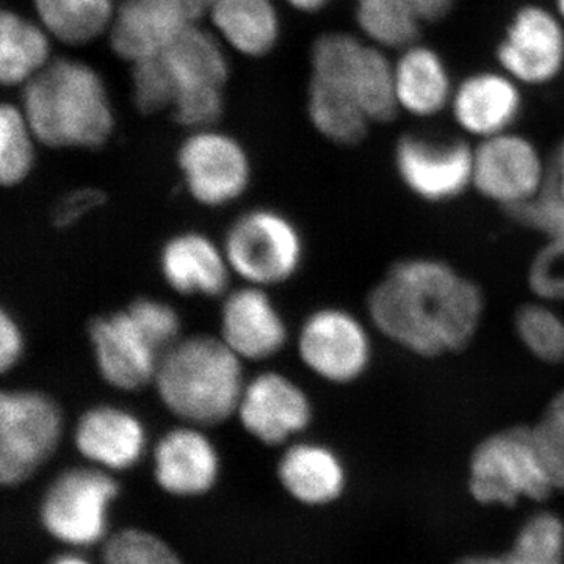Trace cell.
<instances>
[{"instance_id": "obj_1", "label": "cell", "mask_w": 564, "mask_h": 564, "mask_svg": "<svg viewBox=\"0 0 564 564\" xmlns=\"http://www.w3.org/2000/svg\"><path fill=\"white\" fill-rule=\"evenodd\" d=\"M375 329L419 358L436 359L473 343L485 314L481 289L451 263L408 258L389 267L367 299Z\"/></svg>"}, {"instance_id": "obj_2", "label": "cell", "mask_w": 564, "mask_h": 564, "mask_svg": "<svg viewBox=\"0 0 564 564\" xmlns=\"http://www.w3.org/2000/svg\"><path fill=\"white\" fill-rule=\"evenodd\" d=\"M22 111L35 139L46 147L95 150L113 131L106 85L82 62H51L25 84Z\"/></svg>"}, {"instance_id": "obj_3", "label": "cell", "mask_w": 564, "mask_h": 564, "mask_svg": "<svg viewBox=\"0 0 564 564\" xmlns=\"http://www.w3.org/2000/svg\"><path fill=\"white\" fill-rule=\"evenodd\" d=\"M154 384L166 410L188 425H220L239 410L242 359L221 339L192 336L163 352Z\"/></svg>"}, {"instance_id": "obj_4", "label": "cell", "mask_w": 564, "mask_h": 564, "mask_svg": "<svg viewBox=\"0 0 564 564\" xmlns=\"http://www.w3.org/2000/svg\"><path fill=\"white\" fill-rule=\"evenodd\" d=\"M467 486L475 502L510 508L555 492L532 426H511L481 441L470 456Z\"/></svg>"}, {"instance_id": "obj_5", "label": "cell", "mask_w": 564, "mask_h": 564, "mask_svg": "<svg viewBox=\"0 0 564 564\" xmlns=\"http://www.w3.org/2000/svg\"><path fill=\"white\" fill-rule=\"evenodd\" d=\"M120 485L101 467H73L57 475L44 492L40 521L54 540L69 547L104 543L109 533L111 503Z\"/></svg>"}, {"instance_id": "obj_6", "label": "cell", "mask_w": 564, "mask_h": 564, "mask_svg": "<svg viewBox=\"0 0 564 564\" xmlns=\"http://www.w3.org/2000/svg\"><path fill=\"white\" fill-rule=\"evenodd\" d=\"M313 77L350 93L370 122H391L399 115L393 63L375 44L326 33L314 43Z\"/></svg>"}, {"instance_id": "obj_7", "label": "cell", "mask_w": 564, "mask_h": 564, "mask_svg": "<svg viewBox=\"0 0 564 564\" xmlns=\"http://www.w3.org/2000/svg\"><path fill=\"white\" fill-rule=\"evenodd\" d=\"M63 433L58 404L39 391L0 395V481L20 486L57 451Z\"/></svg>"}, {"instance_id": "obj_8", "label": "cell", "mask_w": 564, "mask_h": 564, "mask_svg": "<svg viewBox=\"0 0 564 564\" xmlns=\"http://www.w3.org/2000/svg\"><path fill=\"white\" fill-rule=\"evenodd\" d=\"M225 254L234 272L250 284H281L302 265V234L280 212H245L229 228Z\"/></svg>"}, {"instance_id": "obj_9", "label": "cell", "mask_w": 564, "mask_h": 564, "mask_svg": "<svg viewBox=\"0 0 564 564\" xmlns=\"http://www.w3.org/2000/svg\"><path fill=\"white\" fill-rule=\"evenodd\" d=\"M299 355L304 366L326 383H355L372 364V336L355 314L323 307L303 323Z\"/></svg>"}, {"instance_id": "obj_10", "label": "cell", "mask_w": 564, "mask_h": 564, "mask_svg": "<svg viewBox=\"0 0 564 564\" xmlns=\"http://www.w3.org/2000/svg\"><path fill=\"white\" fill-rule=\"evenodd\" d=\"M547 182V163L521 133H500L474 148L473 187L507 212L533 202Z\"/></svg>"}, {"instance_id": "obj_11", "label": "cell", "mask_w": 564, "mask_h": 564, "mask_svg": "<svg viewBox=\"0 0 564 564\" xmlns=\"http://www.w3.org/2000/svg\"><path fill=\"white\" fill-rule=\"evenodd\" d=\"M404 187L426 203H447L473 187L474 148L464 140L408 133L393 152Z\"/></svg>"}, {"instance_id": "obj_12", "label": "cell", "mask_w": 564, "mask_h": 564, "mask_svg": "<svg viewBox=\"0 0 564 564\" xmlns=\"http://www.w3.org/2000/svg\"><path fill=\"white\" fill-rule=\"evenodd\" d=\"M564 22L541 6H524L508 22L496 55L500 68L518 84H551L564 68Z\"/></svg>"}, {"instance_id": "obj_13", "label": "cell", "mask_w": 564, "mask_h": 564, "mask_svg": "<svg viewBox=\"0 0 564 564\" xmlns=\"http://www.w3.org/2000/svg\"><path fill=\"white\" fill-rule=\"evenodd\" d=\"M177 163L188 192L203 206H226L250 184L247 152L225 133L207 129L193 133L182 143Z\"/></svg>"}, {"instance_id": "obj_14", "label": "cell", "mask_w": 564, "mask_h": 564, "mask_svg": "<svg viewBox=\"0 0 564 564\" xmlns=\"http://www.w3.org/2000/svg\"><path fill=\"white\" fill-rule=\"evenodd\" d=\"M237 414L250 436L273 447L303 433L314 411L310 397L295 381L282 373L263 372L245 386Z\"/></svg>"}, {"instance_id": "obj_15", "label": "cell", "mask_w": 564, "mask_h": 564, "mask_svg": "<svg viewBox=\"0 0 564 564\" xmlns=\"http://www.w3.org/2000/svg\"><path fill=\"white\" fill-rule=\"evenodd\" d=\"M96 366L104 380L120 391H140L154 383L161 352L141 333L128 310L90 323Z\"/></svg>"}, {"instance_id": "obj_16", "label": "cell", "mask_w": 564, "mask_h": 564, "mask_svg": "<svg viewBox=\"0 0 564 564\" xmlns=\"http://www.w3.org/2000/svg\"><path fill=\"white\" fill-rule=\"evenodd\" d=\"M192 22L185 0H124L111 21V50L131 63L159 57Z\"/></svg>"}, {"instance_id": "obj_17", "label": "cell", "mask_w": 564, "mask_h": 564, "mask_svg": "<svg viewBox=\"0 0 564 564\" xmlns=\"http://www.w3.org/2000/svg\"><path fill=\"white\" fill-rule=\"evenodd\" d=\"M220 475V456L198 426H181L163 434L154 448V478L174 497L209 492Z\"/></svg>"}, {"instance_id": "obj_18", "label": "cell", "mask_w": 564, "mask_h": 564, "mask_svg": "<svg viewBox=\"0 0 564 564\" xmlns=\"http://www.w3.org/2000/svg\"><path fill=\"white\" fill-rule=\"evenodd\" d=\"M451 109L467 135L486 140L511 131L522 111V95L518 82L503 70H481L455 88Z\"/></svg>"}, {"instance_id": "obj_19", "label": "cell", "mask_w": 564, "mask_h": 564, "mask_svg": "<svg viewBox=\"0 0 564 564\" xmlns=\"http://www.w3.org/2000/svg\"><path fill=\"white\" fill-rule=\"evenodd\" d=\"M74 444L93 466L120 473L131 469L144 455L147 430L129 411L99 404L80 415Z\"/></svg>"}, {"instance_id": "obj_20", "label": "cell", "mask_w": 564, "mask_h": 564, "mask_svg": "<svg viewBox=\"0 0 564 564\" xmlns=\"http://www.w3.org/2000/svg\"><path fill=\"white\" fill-rule=\"evenodd\" d=\"M221 340L240 359L262 361L282 350L288 328L270 296L252 285L232 292L223 303Z\"/></svg>"}, {"instance_id": "obj_21", "label": "cell", "mask_w": 564, "mask_h": 564, "mask_svg": "<svg viewBox=\"0 0 564 564\" xmlns=\"http://www.w3.org/2000/svg\"><path fill=\"white\" fill-rule=\"evenodd\" d=\"M229 269L225 252L204 234H177L163 245V280L181 295H221L228 289Z\"/></svg>"}, {"instance_id": "obj_22", "label": "cell", "mask_w": 564, "mask_h": 564, "mask_svg": "<svg viewBox=\"0 0 564 564\" xmlns=\"http://www.w3.org/2000/svg\"><path fill=\"white\" fill-rule=\"evenodd\" d=\"M278 478L292 499L307 507L336 502L347 488L343 458L318 443L291 445L278 463Z\"/></svg>"}, {"instance_id": "obj_23", "label": "cell", "mask_w": 564, "mask_h": 564, "mask_svg": "<svg viewBox=\"0 0 564 564\" xmlns=\"http://www.w3.org/2000/svg\"><path fill=\"white\" fill-rule=\"evenodd\" d=\"M395 95L400 110L415 118H433L452 102L454 85L440 54L415 43L393 63Z\"/></svg>"}, {"instance_id": "obj_24", "label": "cell", "mask_w": 564, "mask_h": 564, "mask_svg": "<svg viewBox=\"0 0 564 564\" xmlns=\"http://www.w3.org/2000/svg\"><path fill=\"white\" fill-rule=\"evenodd\" d=\"M162 58L176 88L174 102L182 96L221 91L228 79V62L217 41L193 22L163 52Z\"/></svg>"}, {"instance_id": "obj_25", "label": "cell", "mask_w": 564, "mask_h": 564, "mask_svg": "<svg viewBox=\"0 0 564 564\" xmlns=\"http://www.w3.org/2000/svg\"><path fill=\"white\" fill-rule=\"evenodd\" d=\"M210 13L215 28L234 50L250 57L273 50L280 22L270 0H217Z\"/></svg>"}, {"instance_id": "obj_26", "label": "cell", "mask_w": 564, "mask_h": 564, "mask_svg": "<svg viewBox=\"0 0 564 564\" xmlns=\"http://www.w3.org/2000/svg\"><path fill=\"white\" fill-rule=\"evenodd\" d=\"M50 40L33 22L3 11L0 17V79L18 85L33 79L50 65Z\"/></svg>"}, {"instance_id": "obj_27", "label": "cell", "mask_w": 564, "mask_h": 564, "mask_svg": "<svg viewBox=\"0 0 564 564\" xmlns=\"http://www.w3.org/2000/svg\"><path fill=\"white\" fill-rule=\"evenodd\" d=\"M307 110L314 128L344 147L361 143L372 124L350 93L315 77L311 79Z\"/></svg>"}, {"instance_id": "obj_28", "label": "cell", "mask_w": 564, "mask_h": 564, "mask_svg": "<svg viewBox=\"0 0 564 564\" xmlns=\"http://www.w3.org/2000/svg\"><path fill=\"white\" fill-rule=\"evenodd\" d=\"M44 29L68 44H85L113 21V0H33Z\"/></svg>"}, {"instance_id": "obj_29", "label": "cell", "mask_w": 564, "mask_h": 564, "mask_svg": "<svg viewBox=\"0 0 564 564\" xmlns=\"http://www.w3.org/2000/svg\"><path fill=\"white\" fill-rule=\"evenodd\" d=\"M514 329L538 361L564 364V317L547 302L525 303L516 311Z\"/></svg>"}, {"instance_id": "obj_30", "label": "cell", "mask_w": 564, "mask_h": 564, "mask_svg": "<svg viewBox=\"0 0 564 564\" xmlns=\"http://www.w3.org/2000/svg\"><path fill=\"white\" fill-rule=\"evenodd\" d=\"M505 555L511 564H564L563 519L547 511L532 516Z\"/></svg>"}, {"instance_id": "obj_31", "label": "cell", "mask_w": 564, "mask_h": 564, "mask_svg": "<svg viewBox=\"0 0 564 564\" xmlns=\"http://www.w3.org/2000/svg\"><path fill=\"white\" fill-rule=\"evenodd\" d=\"M33 135L24 111L6 104L0 110V181L21 184L33 166Z\"/></svg>"}, {"instance_id": "obj_32", "label": "cell", "mask_w": 564, "mask_h": 564, "mask_svg": "<svg viewBox=\"0 0 564 564\" xmlns=\"http://www.w3.org/2000/svg\"><path fill=\"white\" fill-rule=\"evenodd\" d=\"M102 564H184L176 551L158 534L126 529L102 543Z\"/></svg>"}, {"instance_id": "obj_33", "label": "cell", "mask_w": 564, "mask_h": 564, "mask_svg": "<svg viewBox=\"0 0 564 564\" xmlns=\"http://www.w3.org/2000/svg\"><path fill=\"white\" fill-rule=\"evenodd\" d=\"M532 432L555 491L564 492V389L547 403Z\"/></svg>"}, {"instance_id": "obj_34", "label": "cell", "mask_w": 564, "mask_h": 564, "mask_svg": "<svg viewBox=\"0 0 564 564\" xmlns=\"http://www.w3.org/2000/svg\"><path fill=\"white\" fill-rule=\"evenodd\" d=\"M132 82L133 102L141 113H158L173 107L176 88L162 55L133 63Z\"/></svg>"}, {"instance_id": "obj_35", "label": "cell", "mask_w": 564, "mask_h": 564, "mask_svg": "<svg viewBox=\"0 0 564 564\" xmlns=\"http://www.w3.org/2000/svg\"><path fill=\"white\" fill-rule=\"evenodd\" d=\"M508 214L525 228L543 234L547 239L545 247L564 250V202L549 184L533 202L508 210Z\"/></svg>"}, {"instance_id": "obj_36", "label": "cell", "mask_w": 564, "mask_h": 564, "mask_svg": "<svg viewBox=\"0 0 564 564\" xmlns=\"http://www.w3.org/2000/svg\"><path fill=\"white\" fill-rule=\"evenodd\" d=\"M128 313L159 352L169 351L174 344L180 343V314L170 304L159 300L139 299L131 303Z\"/></svg>"}, {"instance_id": "obj_37", "label": "cell", "mask_w": 564, "mask_h": 564, "mask_svg": "<svg viewBox=\"0 0 564 564\" xmlns=\"http://www.w3.org/2000/svg\"><path fill=\"white\" fill-rule=\"evenodd\" d=\"M104 203H106V195L98 188H80V191L70 192L55 204L52 221L57 228H69L91 210L101 207Z\"/></svg>"}, {"instance_id": "obj_38", "label": "cell", "mask_w": 564, "mask_h": 564, "mask_svg": "<svg viewBox=\"0 0 564 564\" xmlns=\"http://www.w3.org/2000/svg\"><path fill=\"white\" fill-rule=\"evenodd\" d=\"M22 352H24V336L17 318L2 310L0 313V370L2 373L9 372L18 362H20Z\"/></svg>"}, {"instance_id": "obj_39", "label": "cell", "mask_w": 564, "mask_h": 564, "mask_svg": "<svg viewBox=\"0 0 564 564\" xmlns=\"http://www.w3.org/2000/svg\"><path fill=\"white\" fill-rule=\"evenodd\" d=\"M455 0H417V17L422 24L443 20L454 9Z\"/></svg>"}, {"instance_id": "obj_40", "label": "cell", "mask_w": 564, "mask_h": 564, "mask_svg": "<svg viewBox=\"0 0 564 564\" xmlns=\"http://www.w3.org/2000/svg\"><path fill=\"white\" fill-rule=\"evenodd\" d=\"M547 184L564 202V140L556 148L554 159L549 165Z\"/></svg>"}, {"instance_id": "obj_41", "label": "cell", "mask_w": 564, "mask_h": 564, "mask_svg": "<svg viewBox=\"0 0 564 564\" xmlns=\"http://www.w3.org/2000/svg\"><path fill=\"white\" fill-rule=\"evenodd\" d=\"M455 564H511L507 555H470L464 556Z\"/></svg>"}, {"instance_id": "obj_42", "label": "cell", "mask_w": 564, "mask_h": 564, "mask_svg": "<svg viewBox=\"0 0 564 564\" xmlns=\"http://www.w3.org/2000/svg\"><path fill=\"white\" fill-rule=\"evenodd\" d=\"M288 2L295 7L296 10L314 13V11L322 10L329 0H288Z\"/></svg>"}, {"instance_id": "obj_43", "label": "cell", "mask_w": 564, "mask_h": 564, "mask_svg": "<svg viewBox=\"0 0 564 564\" xmlns=\"http://www.w3.org/2000/svg\"><path fill=\"white\" fill-rule=\"evenodd\" d=\"M50 564H91L85 556L79 554H63L55 556Z\"/></svg>"}, {"instance_id": "obj_44", "label": "cell", "mask_w": 564, "mask_h": 564, "mask_svg": "<svg viewBox=\"0 0 564 564\" xmlns=\"http://www.w3.org/2000/svg\"><path fill=\"white\" fill-rule=\"evenodd\" d=\"M217 0H195L196 7H199L198 10H202V13L206 10H212V7L215 6Z\"/></svg>"}, {"instance_id": "obj_45", "label": "cell", "mask_w": 564, "mask_h": 564, "mask_svg": "<svg viewBox=\"0 0 564 564\" xmlns=\"http://www.w3.org/2000/svg\"><path fill=\"white\" fill-rule=\"evenodd\" d=\"M556 14L562 18L564 22V0H555Z\"/></svg>"}]
</instances>
